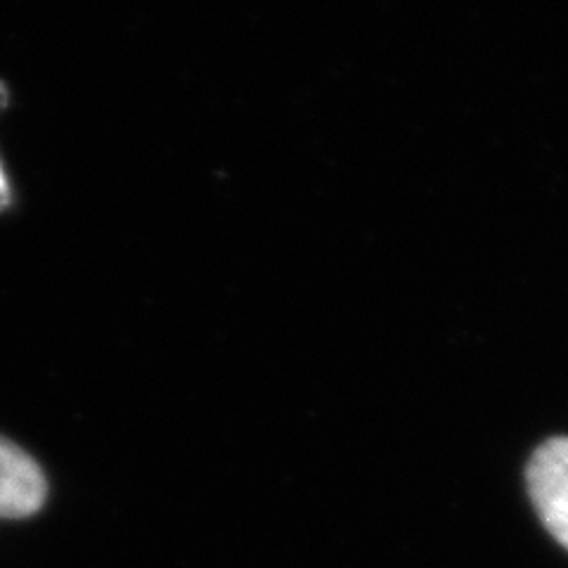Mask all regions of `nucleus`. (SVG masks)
<instances>
[{
	"mask_svg": "<svg viewBox=\"0 0 568 568\" xmlns=\"http://www.w3.org/2000/svg\"><path fill=\"white\" fill-rule=\"evenodd\" d=\"M526 481L549 536L568 549V436L549 438L532 453Z\"/></svg>",
	"mask_w": 568,
	"mask_h": 568,
	"instance_id": "f257e3e1",
	"label": "nucleus"
},
{
	"mask_svg": "<svg viewBox=\"0 0 568 568\" xmlns=\"http://www.w3.org/2000/svg\"><path fill=\"white\" fill-rule=\"evenodd\" d=\"M48 481L27 450L0 436V519H29L41 511Z\"/></svg>",
	"mask_w": 568,
	"mask_h": 568,
	"instance_id": "f03ea898",
	"label": "nucleus"
},
{
	"mask_svg": "<svg viewBox=\"0 0 568 568\" xmlns=\"http://www.w3.org/2000/svg\"><path fill=\"white\" fill-rule=\"evenodd\" d=\"M8 104V88H6V83L0 81V110H3V106ZM12 185H10V181H8V173H6V166H3V162H0V211L3 209H10L12 206Z\"/></svg>",
	"mask_w": 568,
	"mask_h": 568,
	"instance_id": "7ed1b4c3",
	"label": "nucleus"
}]
</instances>
